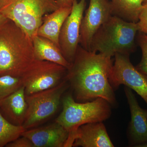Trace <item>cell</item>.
<instances>
[{"mask_svg":"<svg viewBox=\"0 0 147 147\" xmlns=\"http://www.w3.org/2000/svg\"><path fill=\"white\" fill-rule=\"evenodd\" d=\"M112 57L78 46L75 58L66 78L78 102H86L102 98L111 106L117 105L109 77L113 65Z\"/></svg>","mask_w":147,"mask_h":147,"instance_id":"1","label":"cell"},{"mask_svg":"<svg viewBox=\"0 0 147 147\" xmlns=\"http://www.w3.org/2000/svg\"><path fill=\"white\" fill-rule=\"evenodd\" d=\"M37 60L32 40L12 21L0 27V76L21 78Z\"/></svg>","mask_w":147,"mask_h":147,"instance_id":"2","label":"cell"},{"mask_svg":"<svg viewBox=\"0 0 147 147\" xmlns=\"http://www.w3.org/2000/svg\"><path fill=\"white\" fill-rule=\"evenodd\" d=\"M137 32V23L113 15L95 33L90 51L110 57L117 53L129 55L135 50Z\"/></svg>","mask_w":147,"mask_h":147,"instance_id":"3","label":"cell"},{"mask_svg":"<svg viewBox=\"0 0 147 147\" xmlns=\"http://www.w3.org/2000/svg\"><path fill=\"white\" fill-rule=\"evenodd\" d=\"M63 109L55 122L69 132L67 144L72 146L75 132L79 126L91 123L102 122L111 115V105L104 98H98L86 102H78L72 94H67L62 100Z\"/></svg>","mask_w":147,"mask_h":147,"instance_id":"4","label":"cell"},{"mask_svg":"<svg viewBox=\"0 0 147 147\" xmlns=\"http://www.w3.org/2000/svg\"><path fill=\"white\" fill-rule=\"evenodd\" d=\"M59 7L57 0H0V13L32 39L37 35L44 16Z\"/></svg>","mask_w":147,"mask_h":147,"instance_id":"5","label":"cell"},{"mask_svg":"<svg viewBox=\"0 0 147 147\" xmlns=\"http://www.w3.org/2000/svg\"><path fill=\"white\" fill-rule=\"evenodd\" d=\"M69 87L65 77L57 86L26 95L28 110L23 125L26 130L35 127L53 116L58 110L63 95Z\"/></svg>","mask_w":147,"mask_h":147,"instance_id":"6","label":"cell"},{"mask_svg":"<svg viewBox=\"0 0 147 147\" xmlns=\"http://www.w3.org/2000/svg\"><path fill=\"white\" fill-rule=\"evenodd\" d=\"M67 69L57 64L37 60L21 77L26 95L57 86L65 79Z\"/></svg>","mask_w":147,"mask_h":147,"instance_id":"7","label":"cell"},{"mask_svg":"<svg viewBox=\"0 0 147 147\" xmlns=\"http://www.w3.org/2000/svg\"><path fill=\"white\" fill-rule=\"evenodd\" d=\"M129 56L119 53L115 55L109 81L114 90L121 85L133 90L147 105V76L132 65Z\"/></svg>","mask_w":147,"mask_h":147,"instance_id":"8","label":"cell"},{"mask_svg":"<svg viewBox=\"0 0 147 147\" xmlns=\"http://www.w3.org/2000/svg\"><path fill=\"white\" fill-rule=\"evenodd\" d=\"M86 0H73L71 13L66 18L61 29L59 44L63 55L70 63L73 62L79 45L81 23Z\"/></svg>","mask_w":147,"mask_h":147,"instance_id":"9","label":"cell"},{"mask_svg":"<svg viewBox=\"0 0 147 147\" xmlns=\"http://www.w3.org/2000/svg\"><path fill=\"white\" fill-rule=\"evenodd\" d=\"M113 16L111 2L108 0H90L88 8L83 16L79 44L90 51L92 38L99 28Z\"/></svg>","mask_w":147,"mask_h":147,"instance_id":"10","label":"cell"},{"mask_svg":"<svg viewBox=\"0 0 147 147\" xmlns=\"http://www.w3.org/2000/svg\"><path fill=\"white\" fill-rule=\"evenodd\" d=\"M124 91L131 114L127 131L129 144L137 147L147 143V109L140 107L131 89L125 86Z\"/></svg>","mask_w":147,"mask_h":147,"instance_id":"11","label":"cell"},{"mask_svg":"<svg viewBox=\"0 0 147 147\" xmlns=\"http://www.w3.org/2000/svg\"><path fill=\"white\" fill-rule=\"evenodd\" d=\"M21 136L26 137L34 147H65L69 132L60 124L26 129Z\"/></svg>","mask_w":147,"mask_h":147,"instance_id":"12","label":"cell"},{"mask_svg":"<svg viewBox=\"0 0 147 147\" xmlns=\"http://www.w3.org/2000/svg\"><path fill=\"white\" fill-rule=\"evenodd\" d=\"M74 140L72 147H114L102 122L91 123L79 126Z\"/></svg>","mask_w":147,"mask_h":147,"instance_id":"13","label":"cell"},{"mask_svg":"<svg viewBox=\"0 0 147 147\" xmlns=\"http://www.w3.org/2000/svg\"><path fill=\"white\" fill-rule=\"evenodd\" d=\"M28 110L24 86L0 101V113L8 121L23 125Z\"/></svg>","mask_w":147,"mask_h":147,"instance_id":"14","label":"cell"},{"mask_svg":"<svg viewBox=\"0 0 147 147\" xmlns=\"http://www.w3.org/2000/svg\"><path fill=\"white\" fill-rule=\"evenodd\" d=\"M71 9L72 7H60L45 15L42 24L38 31L37 35L49 40L60 48L59 37L61 29L66 18L71 13Z\"/></svg>","mask_w":147,"mask_h":147,"instance_id":"15","label":"cell"},{"mask_svg":"<svg viewBox=\"0 0 147 147\" xmlns=\"http://www.w3.org/2000/svg\"><path fill=\"white\" fill-rule=\"evenodd\" d=\"M35 57L37 60L45 61L64 67L67 70L71 64L66 60L60 49L49 40L35 36L32 38Z\"/></svg>","mask_w":147,"mask_h":147,"instance_id":"16","label":"cell"},{"mask_svg":"<svg viewBox=\"0 0 147 147\" xmlns=\"http://www.w3.org/2000/svg\"><path fill=\"white\" fill-rule=\"evenodd\" d=\"M144 0H111L113 16L137 23Z\"/></svg>","mask_w":147,"mask_h":147,"instance_id":"17","label":"cell"},{"mask_svg":"<svg viewBox=\"0 0 147 147\" xmlns=\"http://www.w3.org/2000/svg\"><path fill=\"white\" fill-rule=\"evenodd\" d=\"M26 130L23 125H16L11 123L0 113V147L6 146L21 137Z\"/></svg>","mask_w":147,"mask_h":147,"instance_id":"18","label":"cell"},{"mask_svg":"<svg viewBox=\"0 0 147 147\" xmlns=\"http://www.w3.org/2000/svg\"><path fill=\"white\" fill-rule=\"evenodd\" d=\"M24 86L22 79L9 75L0 76V101Z\"/></svg>","mask_w":147,"mask_h":147,"instance_id":"19","label":"cell"},{"mask_svg":"<svg viewBox=\"0 0 147 147\" xmlns=\"http://www.w3.org/2000/svg\"><path fill=\"white\" fill-rule=\"evenodd\" d=\"M137 40L142 50V58L141 61L136 67L139 71L147 76V34L139 32Z\"/></svg>","mask_w":147,"mask_h":147,"instance_id":"20","label":"cell"},{"mask_svg":"<svg viewBox=\"0 0 147 147\" xmlns=\"http://www.w3.org/2000/svg\"><path fill=\"white\" fill-rule=\"evenodd\" d=\"M137 24L138 32L147 34V3H143Z\"/></svg>","mask_w":147,"mask_h":147,"instance_id":"21","label":"cell"},{"mask_svg":"<svg viewBox=\"0 0 147 147\" xmlns=\"http://www.w3.org/2000/svg\"><path fill=\"white\" fill-rule=\"evenodd\" d=\"M7 147H34L30 139L24 136H21L13 142L7 145Z\"/></svg>","mask_w":147,"mask_h":147,"instance_id":"22","label":"cell"},{"mask_svg":"<svg viewBox=\"0 0 147 147\" xmlns=\"http://www.w3.org/2000/svg\"><path fill=\"white\" fill-rule=\"evenodd\" d=\"M59 7H72L73 0H57Z\"/></svg>","mask_w":147,"mask_h":147,"instance_id":"23","label":"cell"},{"mask_svg":"<svg viewBox=\"0 0 147 147\" xmlns=\"http://www.w3.org/2000/svg\"><path fill=\"white\" fill-rule=\"evenodd\" d=\"M8 20V19L0 13V27L2 26L4 24H5Z\"/></svg>","mask_w":147,"mask_h":147,"instance_id":"24","label":"cell"},{"mask_svg":"<svg viewBox=\"0 0 147 147\" xmlns=\"http://www.w3.org/2000/svg\"><path fill=\"white\" fill-rule=\"evenodd\" d=\"M137 147H147V143H144V144H142L138 146Z\"/></svg>","mask_w":147,"mask_h":147,"instance_id":"25","label":"cell"},{"mask_svg":"<svg viewBox=\"0 0 147 147\" xmlns=\"http://www.w3.org/2000/svg\"><path fill=\"white\" fill-rule=\"evenodd\" d=\"M147 3V0H144V3Z\"/></svg>","mask_w":147,"mask_h":147,"instance_id":"26","label":"cell"},{"mask_svg":"<svg viewBox=\"0 0 147 147\" xmlns=\"http://www.w3.org/2000/svg\"><path fill=\"white\" fill-rule=\"evenodd\" d=\"M77 1H78V0H77Z\"/></svg>","mask_w":147,"mask_h":147,"instance_id":"27","label":"cell"}]
</instances>
